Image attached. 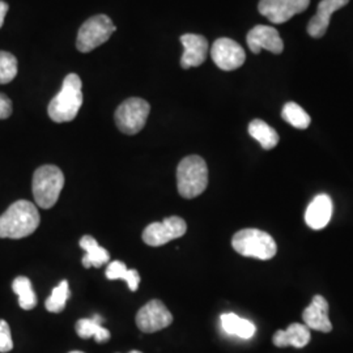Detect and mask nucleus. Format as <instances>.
Returning a JSON list of instances; mask_svg holds the SVG:
<instances>
[{
  "label": "nucleus",
  "instance_id": "6e6552de",
  "mask_svg": "<svg viewBox=\"0 0 353 353\" xmlns=\"http://www.w3.org/2000/svg\"><path fill=\"white\" fill-rule=\"evenodd\" d=\"M188 225L186 221L179 216L166 217L160 223H152L143 232V241L153 246L159 248L169 243L170 241L181 239L186 234Z\"/></svg>",
  "mask_w": 353,
  "mask_h": 353
},
{
  "label": "nucleus",
  "instance_id": "6ab92c4d",
  "mask_svg": "<svg viewBox=\"0 0 353 353\" xmlns=\"http://www.w3.org/2000/svg\"><path fill=\"white\" fill-rule=\"evenodd\" d=\"M102 323L103 318L100 316L79 319L76 323V332L83 339H89L93 336L97 343H105L110 339V331L103 327Z\"/></svg>",
  "mask_w": 353,
  "mask_h": 353
},
{
  "label": "nucleus",
  "instance_id": "aec40b11",
  "mask_svg": "<svg viewBox=\"0 0 353 353\" xmlns=\"http://www.w3.org/2000/svg\"><path fill=\"white\" fill-rule=\"evenodd\" d=\"M220 321H221L223 330L227 334L239 336L241 339H252L255 331H256V328L254 326L252 321L243 319V318H241L234 313L223 314Z\"/></svg>",
  "mask_w": 353,
  "mask_h": 353
},
{
  "label": "nucleus",
  "instance_id": "f8f14e48",
  "mask_svg": "<svg viewBox=\"0 0 353 353\" xmlns=\"http://www.w3.org/2000/svg\"><path fill=\"white\" fill-rule=\"evenodd\" d=\"M248 46L254 54H259L262 49L271 51L274 54H281L284 50V43L275 28L267 26H256L246 36Z\"/></svg>",
  "mask_w": 353,
  "mask_h": 353
},
{
  "label": "nucleus",
  "instance_id": "9b49d317",
  "mask_svg": "<svg viewBox=\"0 0 353 353\" xmlns=\"http://www.w3.org/2000/svg\"><path fill=\"white\" fill-rule=\"evenodd\" d=\"M310 0H261L258 10L274 24H283L293 16L303 12Z\"/></svg>",
  "mask_w": 353,
  "mask_h": 353
},
{
  "label": "nucleus",
  "instance_id": "cd10ccee",
  "mask_svg": "<svg viewBox=\"0 0 353 353\" xmlns=\"http://www.w3.org/2000/svg\"><path fill=\"white\" fill-rule=\"evenodd\" d=\"M12 101L3 93H0V119H7L12 114Z\"/></svg>",
  "mask_w": 353,
  "mask_h": 353
},
{
  "label": "nucleus",
  "instance_id": "b1692460",
  "mask_svg": "<svg viewBox=\"0 0 353 353\" xmlns=\"http://www.w3.org/2000/svg\"><path fill=\"white\" fill-rule=\"evenodd\" d=\"M283 119L290 123V126L305 130L310 126V117L303 110V108L296 102H287L281 110Z\"/></svg>",
  "mask_w": 353,
  "mask_h": 353
},
{
  "label": "nucleus",
  "instance_id": "0eeeda50",
  "mask_svg": "<svg viewBox=\"0 0 353 353\" xmlns=\"http://www.w3.org/2000/svg\"><path fill=\"white\" fill-rule=\"evenodd\" d=\"M150 112L151 106L145 100L139 97L127 99L115 110V123L123 134L137 135L145 126Z\"/></svg>",
  "mask_w": 353,
  "mask_h": 353
},
{
  "label": "nucleus",
  "instance_id": "f257e3e1",
  "mask_svg": "<svg viewBox=\"0 0 353 353\" xmlns=\"http://www.w3.org/2000/svg\"><path fill=\"white\" fill-rule=\"evenodd\" d=\"M39 220V212L33 203L17 201L0 216V239H26L37 230Z\"/></svg>",
  "mask_w": 353,
  "mask_h": 353
},
{
  "label": "nucleus",
  "instance_id": "dca6fc26",
  "mask_svg": "<svg viewBox=\"0 0 353 353\" xmlns=\"http://www.w3.org/2000/svg\"><path fill=\"white\" fill-rule=\"evenodd\" d=\"M331 216H332V201L328 195L322 194L316 196L313 202L307 205L305 212V221L307 227L314 230H321L330 223Z\"/></svg>",
  "mask_w": 353,
  "mask_h": 353
},
{
  "label": "nucleus",
  "instance_id": "f03ea898",
  "mask_svg": "<svg viewBox=\"0 0 353 353\" xmlns=\"http://www.w3.org/2000/svg\"><path fill=\"white\" fill-rule=\"evenodd\" d=\"M83 83L80 76L70 74L65 76L59 93L51 100L48 113L51 121L57 123L71 122L79 114L83 105Z\"/></svg>",
  "mask_w": 353,
  "mask_h": 353
},
{
  "label": "nucleus",
  "instance_id": "1a4fd4ad",
  "mask_svg": "<svg viewBox=\"0 0 353 353\" xmlns=\"http://www.w3.org/2000/svg\"><path fill=\"white\" fill-rule=\"evenodd\" d=\"M173 314L160 300H152L145 303L137 314V326L145 334L157 332L170 326Z\"/></svg>",
  "mask_w": 353,
  "mask_h": 353
},
{
  "label": "nucleus",
  "instance_id": "a211bd4d",
  "mask_svg": "<svg viewBox=\"0 0 353 353\" xmlns=\"http://www.w3.org/2000/svg\"><path fill=\"white\" fill-rule=\"evenodd\" d=\"M80 248L85 252V255L83 256L81 262L85 268L90 267H96L100 268L103 265L109 263L110 261V255L106 249H103L102 246L99 245V242L94 240L92 236H84L80 240Z\"/></svg>",
  "mask_w": 353,
  "mask_h": 353
},
{
  "label": "nucleus",
  "instance_id": "9d476101",
  "mask_svg": "<svg viewBox=\"0 0 353 353\" xmlns=\"http://www.w3.org/2000/svg\"><path fill=\"white\" fill-rule=\"evenodd\" d=\"M211 57L214 64L223 71H234L246 61L243 48L230 38L216 39L211 49Z\"/></svg>",
  "mask_w": 353,
  "mask_h": 353
},
{
  "label": "nucleus",
  "instance_id": "423d86ee",
  "mask_svg": "<svg viewBox=\"0 0 353 353\" xmlns=\"http://www.w3.org/2000/svg\"><path fill=\"white\" fill-rule=\"evenodd\" d=\"M117 26H114L112 19L106 14H97L88 19L77 32L76 48L81 52H90L96 48L103 45L112 37Z\"/></svg>",
  "mask_w": 353,
  "mask_h": 353
},
{
  "label": "nucleus",
  "instance_id": "393cba45",
  "mask_svg": "<svg viewBox=\"0 0 353 353\" xmlns=\"http://www.w3.org/2000/svg\"><path fill=\"white\" fill-rule=\"evenodd\" d=\"M70 285L67 280H62L51 292L50 297L46 300L45 307L50 313H62L65 307V303L70 299Z\"/></svg>",
  "mask_w": 353,
  "mask_h": 353
},
{
  "label": "nucleus",
  "instance_id": "4be33fe9",
  "mask_svg": "<svg viewBox=\"0 0 353 353\" xmlns=\"http://www.w3.org/2000/svg\"><path fill=\"white\" fill-rule=\"evenodd\" d=\"M106 278L109 280H125L131 292H137L139 288V272L137 270H128L126 263L121 261H114L108 265Z\"/></svg>",
  "mask_w": 353,
  "mask_h": 353
},
{
  "label": "nucleus",
  "instance_id": "412c9836",
  "mask_svg": "<svg viewBox=\"0 0 353 353\" xmlns=\"http://www.w3.org/2000/svg\"><path fill=\"white\" fill-rule=\"evenodd\" d=\"M248 130L250 137L256 140L265 151H270L278 145V132L270 125H267L265 121L254 119L250 122Z\"/></svg>",
  "mask_w": 353,
  "mask_h": 353
},
{
  "label": "nucleus",
  "instance_id": "7c9ffc66",
  "mask_svg": "<svg viewBox=\"0 0 353 353\" xmlns=\"http://www.w3.org/2000/svg\"><path fill=\"white\" fill-rule=\"evenodd\" d=\"M70 353H84V352H80V351H72V352Z\"/></svg>",
  "mask_w": 353,
  "mask_h": 353
},
{
  "label": "nucleus",
  "instance_id": "7ed1b4c3",
  "mask_svg": "<svg viewBox=\"0 0 353 353\" xmlns=\"http://www.w3.org/2000/svg\"><path fill=\"white\" fill-rule=\"evenodd\" d=\"M208 186V168L201 156H188L176 168V188L185 199H194Z\"/></svg>",
  "mask_w": 353,
  "mask_h": 353
},
{
  "label": "nucleus",
  "instance_id": "c85d7f7f",
  "mask_svg": "<svg viewBox=\"0 0 353 353\" xmlns=\"http://www.w3.org/2000/svg\"><path fill=\"white\" fill-rule=\"evenodd\" d=\"M8 8H10L8 4L6 1L0 0V28L4 24V20H6V16H7V12H8Z\"/></svg>",
  "mask_w": 353,
  "mask_h": 353
},
{
  "label": "nucleus",
  "instance_id": "ddd939ff",
  "mask_svg": "<svg viewBox=\"0 0 353 353\" xmlns=\"http://www.w3.org/2000/svg\"><path fill=\"white\" fill-rule=\"evenodd\" d=\"M181 42L185 51L181 58V67L183 70H189L191 67L202 65L208 54V41L201 34L188 33L181 37Z\"/></svg>",
  "mask_w": 353,
  "mask_h": 353
},
{
  "label": "nucleus",
  "instance_id": "a878e982",
  "mask_svg": "<svg viewBox=\"0 0 353 353\" xmlns=\"http://www.w3.org/2000/svg\"><path fill=\"white\" fill-rule=\"evenodd\" d=\"M17 76V59L8 51H0V84H8Z\"/></svg>",
  "mask_w": 353,
  "mask_h": 353
},
{
  "label": "nucleus",
  "instance_id": "2eb2a0df",
  "mask_svg": "<svg viewBox=\"0 0 353 353\" xmlns=\"http://www.w3.org/2000/svg\"><path fill=\"white\" fill-rule=\"evenodd\" d=\"M303 319L307 328L322 332H330L332 330L328 319V303L319 294L314 296L312 303L303 310Z\"/></svg>",
  "mask_w": 353,
  "mask_h": 353
},
{
  "label": "nucleus",
  "instance_id": "f3484780",
  "mask_svg": "<svg viewBox=\"0 0 353 353\" xmlns=\"http://www.w3.org/2000/svg\"><path fill=\"white\" fill-rule=\"evenodd\" d=\"M310 341V328L301 323H292L284 331H278L274 335V344L283 348L292 345L294 348H303Z\"/></svg>",
  "mask_w": 353,
  "mask_h": 353
},
{
  "label": "nucleus",
  "instance_id": "39448f33",
  "mask_svg": "<svg viewBox=\"0 0 353 353\" xmlns=\"http://www.w3.org/2000/svg\"><path fill=\"white\" fill-rule=\"evenodd\" d=\"M232 246L240 255L261 261L272 259L278 252L276 242L268 233L252 228L237 232L232 239Z\"/></svg>",
  "mask_w": 353,
  "mask_h": 353
},
{
  "label": "nucleus",
  "instance_id": "bb28decb",
  "mask_svg": "<svg viewBox=\"0 0 353 353\" xmlns=\"http://www.w3.org/2000/svg\"><path fill=\"white\" fill-rule=\"evenodd\" d=\"M12 348L13 341L10 325L4 319H0V353L10 352Z\"/></svg>",
  "mask_w": 353,
  "mask_h": 353
},
{
  "label": "nucleus",
  "instance_id": "5701e85b",
  "mask_svg": "<svg viewBox=\"0 0 353 353\" xmlns=\"http://www.w3.org/2000/svg\"><path fill=\"white\" fill-rule=\"evenodd\" d=\"M12 290L19 296V305L24 310H32L37 306V294L33 290L32 281L26 276H19L12 283Z\"/></svg>",
  "mask_w": 353,
  "mask_h": 353
},
{
  "label": "nucleus",
  "instance_id": "20e7f679",
  "mask_svg": "<svg viewBox=\"0 0 353 353\" xmlns=\"http://www.w3.org/2000/svg\"><path fill=\"white\" fill-rule=\"evenodd\" d=\"M64 186L63 172L55 165H42L33 174V195L38 207L49 210L58 202Z\"/></svg>",
  "mask_w": 353,
  "mask_h": 353
},
{
  "label": "nucleus",
  "instance_id": "4468645a",
  "mask_svg": "<svg viewBox=\"0 0 353 353\" xmlns=\"http://www.w3.org/2000/svg\"><path fill=\"white\" fill-rule=\"evenodd\" d=\"M350 0H322L318 4L316 13L307 24V33L313 38L323 37L330 26V17L334 12L345 7Z\"/></svg>",
  "mask_w": 353,
  "mask_h": 353
},
{
  "label": "nucleus",
  "instance_id": "c756f323",
  "mask_svg": "<svg viewBox=\"0 0 353 353\" xmlns=\"http://www.w3.org/2000/svg\"><path fill=\"white\" fill-rule=\"evenodd\" d=\"M130 353H143V352H140V351H131V352Z\"/></svg>",
  "mask_w": 353,
  "mask_h": 353
}]
</instances>
